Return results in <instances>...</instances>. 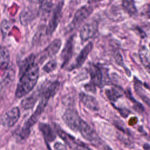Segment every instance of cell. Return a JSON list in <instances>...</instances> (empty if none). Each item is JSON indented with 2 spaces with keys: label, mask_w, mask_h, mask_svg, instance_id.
<instances>
[{
  "label": "cell",
  "mask_w": 150,
  "mask_h": 150,
  "mask_svg": "<svg viewBox=\"0 0 150 150\" xmlns=\"http://www.w3.org/2000/svg\"><path fill=\"white\" fill-rule=\"evenodd\" d=\"M104 150H112L108 146H104Z\"/></svg>",
  "instance_id": "d6a6232c"
},
{
  "label": "cell",
  "mask_w": 150,
  "mask_h": 150,
  "mask_svg": "<svg viewBox=\"0 0 150 150\" xmlns=\"http://www.w3.org/2000/svg\"><path fill=\"white\" fill-rule=\"evenodd\" d=\"M10 52L7 47H0V70H6L10 62Z\"/></svg>",
  "instance_id": "d6986e66"
},
{
  "label": "cell",
  "mask_w": 150,
  "mask_h": 150,
  "mask_svg": "<svg viewBox=\"0 0 150 150\" xmlns=\"http://www.w3.org/2000/svg\"><path fill=\"white\" fill-rule=\"evenodd\" d=\"M93 45L92 42L88 43L81 50L77 57L76 58L73 63L69 67V70H73L79 68L86 61L88 55L93 49Z\"/></svg>",
  "instance_id": "8fae6325"
},
{
  "label": "cell",
  "mask_w": 150,
  "mask_h": 150,
  "mask_svg": "<svg viewBox=\"0 0 150 150\" xmlns=\"http://www.w3.org/2000/svg\"><path fill=\"white\" fill-rule=\"evenodd\" d=\"M15 78V71L11 67L7 69V72L5 74L4 78L0 83V94L6 90V88L11 84Z\"/></svg>",
  "instance_id": "e0dca14e"
},
{
  "label": "cell",
  "mask_w": 150,
  "mask_h": 150,
  "mask_svg": "<svg viewBox=\"0 0 150 150\" xmlns=\"http://www.w3.org/2000/svg\"><path fill=\"white\" fill-rule=\"evenodd\" d=\"M28 1H29L30 3H33V4H36L38 2H39V0H27Z\"/></svg>",
  "instance_id": "1f68e13d"
},
{
  "label": "cell",
  "mask_w": 150,
  "mask_h": 150,
  "mask_svg": "<svg viewBox=\"0 0 150 150\" xmlns=\"http://www.w3.org/2000/svg\"><path fill=\"white\" fill-rule=\"evenodd\" d=\"M54 148L55 150H67L66 146L60 142H56L54 145Z\"/></svg>",
  "instance_id": "83f0119b"
},
{
  "label": "cell",
  "mask_w": 150,
  "mask_h": 150,
  "mask_svg": "<svg viewBox=\"0 0 150 150\" xmlns=\"http://www.w3.org/2000/svg\"><path fill=\"white\" fill-rule=\"evenodd\" d=\"M87 70L91 77V83L95 86L101 87L104 85V76L101 69L97 64L90 63Z\"/></svg>",
  "instance_id": "52a82bcc"
},
{
  "label": "cell",
  "mask_w": 150,
  "mask_h": 150,
  "mask_svg": "<svg viewBox=\"0 0 150 150\" xmlns=\"http://www.w3.org/2000/svg\"><path fill=\"white\" fill-rule=\"evenodd\" d=\"M41 87H40L36 91L33 92L30 96L23 98L21 103L22 107L25 110H29L32 108L37 100L39 97H41Z\"/></svg>",
  "instance_id": "9a60e30c"
},
{
  "label": "cell",
  "mask_w": 150,
  "mask_h": 150,
  "mask_svg": "<svg viewBox=\"0 0 150 150\" xmlns=\"http://www.w3.org/2000/svg\"><path fill=\"white\" fill-rule=\"evenodd\" d=\"M135 92L139 95L142 100L150 108V98H149L147 96H146L143 93V90L142 86H138L134 88Z\"/></svg>",
  "instance_id": "cb8c5ba5"
},
{
  "label": "cell",
  "mask_w": 150,
  "mask_h": 150,
  "mask_svg": "<svg viewBox=\"0 0 150 150\" xmlns=\"http://www.w3.org/2000/svg\"><path fill=\"white\" fill-rule=\"evenodd\" d=\"M63 2L60 1L59 2L56 6L54 7L51 18L49 20L48 25L46 28V34L47 35H51L56 30L61 18L62 11L63 6Z\"/></svg>",
  "instance_id": "277c9868"
},
{
  "label": "cell",
  "mask_w": 150,
  "mask_h": 150,
  "mask_svg": "<svg viewBox=\"0 0 150 150\" xmlns=\"http://www.w3.org/2000/svg\"><path fill=\"white\" fill-rule=\"evenodd\" d=\"M77 131L80 132L84 138L93 144H98L100 141V138L96 131L82 119L78 127Z\"/></svg>",
  "instance_id": "5b68a950"
},
{
  "label": "cell",
  "mask_w": 150,
  "mask_h": 150,
  "mask_svg": "<svg viewBox=\"0 0 150 150\" xmlns=\"http://www.w3.org/2000/svg\"><path fill=\"white\" fill-rule=\"evenodd\" d=\"M35 16V11L32 9L26 8L21 13L20 21L23 25H28Z\"/></svg>",
  "instance_id": "ffe728a7"
},
{
  "label": "cell",
  "mask_w": 150,
  "mask_h": 150,
  "mask_svg": "<svg viewBox=\"0 0 150 150\" xmlns=\"http://www.w3.org/2000/svg\"><path fill=\"white\" fill-rule=\"evenodd\" d=\"M79 98L83 105L90 110L93 111L98 110V103L94 97L84 93H80L79 94Z\"/></svg>",
  "instance_id": "5bb4252c"
},
{
  "label": "cell",
  "mask_w": 150,
  "mask_h": 150,
  "mask_svg": "<svg viewBox=\"0 0 150 150\" xmlns=\"http://www.w3.org/2000/svg\"><path fill=\"white\" fill-rule=\"evenodd\" d=\"M141 13L142 15H144L145 17L150 18V3L145 5L141 11Z\"/></svg>",
  "instance_id": "4316f807"
},
{
  "label": "cell",
  "mask_w": 150,
  "mask_h": 150,
  "mask_svg": "<svg viewBox=\"0 0 150 150\" xmlns=\"http://www.w3.org/2000/svg\"><path fill=\"white\" fill-rule=\"evenodd\" d=\"M98 28V25L96 21L85 23L80 32V37L81 41L85 42L93 38L97 32Z\"/></svg>",
  "instance_id": "9c48e42d"
},
{
  "label": "cell",
  "mask_w": 150,
  "mask_h": 150,
  "mask_svg": "<svg viewBox=\"0 0 150 150\" xmlns=\"http://www.w3.org/2000/svg\"><path fill=\"white\" fill-rule=\"evenodd\" d=\"M47 101L40 98L39 103L37 106L36 110L29 118V119L25 122L22 128L21 129L19 137L22 139H25L29 137L32 127L37 122L40 115L43 112L47 104Z\"/></svg>",
  "instance_id": "7a4b0ae2"
},
{
  "label": "cell",
  "mask_w": 150,
  "mask_h": 150,
  "mask_svg": "<svg viewBox=\"0 0 150 150\" xmlns=\"http://www.w3.org/2000/svg\"><path fill=\"white\" fill-rule=\"evenodd\" d=\"M35 56L33 54H32L25 58L21 63V66L19 67V75H22L25 70L35 62Z\"/></svg>",
  "instance_id": "7402d4cb"
},
{
  "label": "cell",
  "mask_w": 150,
  "mask_h": 150,
  "mask_svg": "<svg viewBox=\"0 0 150 150\" xmlns=\"http://www.w3.org/2000/svg\"><path fill=\"white\" fill-rule=\"evenodd\" d=\"M107 97L111 101H115L118 98L124 94L122 88L117 86H113L110 88H107L105 91Z\"/></svg>",
  "instance_id": "ac0fdd59"
},
{
  "label": "cell",
  "mask_w": 150,
  "mask_h": 150,
  "mask_svg": "<svg viewBox=\"0 0 150 150\" xmlns=\"http://www.w3.org/2000/svg\"><path fill=\"white\" fill-rule=\"evenodd\" d=\"M57 67V62L55 60L49 61L43 67V70L49 73L53 71Z\"/></svg>",
  "instance_id": "484cf974"
},
{
  "label": "cell",
  "mask_w": 150,
  "mask_h": 150,
  "mask_svg": "<svg viewBox=\"0 0 150 150\" xmlns=\"http://www.w3.org/2000/svg\"><path fill=\"white\" fill-rule=\"evenodd\" d=\"M122 6L130 15H133L137 12L134 0H122Z\"/></svg>",
  "instance_id": "603a6c76"
},
{
  "label": "cell",
  "mask_w": 150,
  "mask_h": 150,
  "mask_svg": "<svg viewBox=\"0 0 150 150\" xmlns=\"http://www.w3.org/2000/svg\"><path fill=\"white\" fill-rule=\"evenodd\" d=\"M62 118L65 124L71 129L73 130L74 131H77V128L81 118L75 110H67L63 115Z\"/></svg>",
  "instance_id": "8992f818"
},
{
  "label": "cell",
  "mask_w": 150,
  "mask_h": 150,
  "mask_svg": "<svg viewBox=\"0 0 150 150\" xmlns=\"http://www.w3.org/2000/svg\"><path fill=\"white\" fill-rule=\"evenodd\" d=\"M115 60H116V61H117V62L118 64H120L121 66H124L123 62H122V58L119 53L117 54V56L115 57Z\"/></svg>",
  "instance_id": "f1b7e54d"
},
{
  "label": "cell",
  "mask_w": 150,
  "mask_h": 150,
  "mask_svg": "<svg viewBox=\"0 0 150 150\" xmlns=\"http://www.w3.org/2000/svg\"><path fill=\"white\" fill-rule=\"evenodd\" d=\"M139 56L142 64L146 67H150V58L149 52L145 46H142L139 52Z\"/></svg>",
  "instance_id": "44dd1931"
},
{
  "label": "cell",
  "mask_w": 150,
  "mask_h": 150,
  "mask_svg": "<svg viewBox=\"0 0 150 150\" xmlns=\"http://www.w3.org/2000/svg\"><path fill=\"white\" fill-rule=\"evenodd\" d=\"M39 76V66L34 62L21 75L16 89L15 97L20 98L30 93L36 86Z\"/></svg>",
  "instance_id": "6da1fadb"
},
{
  "label": "cell",
  "mask_w": 150,
  "mask_h": 150,
  "mask_svg": "<svg viewBox=\"0 0 150 150\" xmlns=\"http://www.w3.org/2000/svg\"><path fill=\"white\" fill-rule=\"evenodd\" d=\"M19 117V109L18 107H13L4 114L1 118V124L5 127H12L18 121Z\"/></svg>",
  "instance_id": "ba28073f"
},
{
  "label": "cell",
  "mask_w": 150,
  "mask_h": 150,
  "mask_svg": "<svg viewBox=\"0 0 150 150\" xmlns=\"http://www.w3.org/2000/svg\"><path fill=\"white\" fill-rule=\"evenodd\" d=\"M143 148L144 150H150V145L149 144H145L143 145Z\"/></svg>",
  "instance_id": "f546056e"
},
{
  "label": "cell",
  "mask_w": 150,
  "mask_h": 150,
  "mask_svg": "<svg viewBox=\"0 0 150 150\" xmlns=\"http://www.w3.org/2000/svg\"><path fill=\"white\" fill-rule=\"evenodd\" d=\"M53 0H39L40 8L43 12L50 11Z\"/></svg>",
  "instance_id": "d4e9b609"
},
{
  "label": "cell",
  "mask_w": 150,
  "mask_h": 150,
  "mask_svg": "<svg viewBox=\"0 0 150 150\" xmlns=\"http://www.w3.org/2000/svg\"><path fill=\"white\" fill-rule=\"evenodd\" d=\"M93 9L90 5H84L80 8L74 15L72 21V26L76 27L87 19L92 13Z\"/></svg>",
  "instance_id": "30bf717a"
},
{
  "label": "cell",
  "mask_w": 150,
  "mask_h": 150,
  "mask_svg": "<svg viewBox=\"0 0 150 150\" xmlns=\"http://www.w3.org/2000/svg\"><path fill=\"white\" fill-rule=\"evenodd\" d=\"M39 128L46 142H52L56 139V136L54 130L49 124L40 122L39 124Z\"/></svg>",
  "instance_id": "2e32d148"
},
{
  "label": "cell",
  "mask_w": 150,
  "mask_h": 150,
  "mask_svg": "<svg viewBox=\"0 0 150 150\" xmlns=\"http://www.w3.org/2000/svg\"><path fill=\"white\" fill-rule=\"evenodd\" d=\"M102 0H88V2L89 4H92V3H96V2H100Z\"/></svg>",
  "instance_id": "4dcf8cb0"
},
{
  "label": "cell",
  "mask_w": 150,
  "mask_h": 150,
  "mask_svg": "<svg viewBox=\"0 0 150 150\" xmlns=\"http://www.w3.org/2000/svg\"><path fill=\"white\" fill-rule=\"evenodd\" d=\"M54 129L60 138L64 141L71 150H91L86 144L66 132L59 125L54 124Z\"/></svg>",
  "instance_id": "3957f363"
},
{
  "label": "cell",
  "mask_w": 150,
  "mask_h": 150,
  "mask_svg": "<svg viewBox=\"0 0 150 150\" xmlns=\"http://www.w3.org/2000/svg\"><path fill=\"white\" fill-rule=\"evenodd\" d=\"M62 42L60 39H56L52 42L41 53L39 61L43 62L48 57H51L55 55L60 49Z\"/></svg>",
  "instance_id": "7c38bea8"
},
{
  "label": "cell",
  "mask_w": 150,
  "mask_h": 150,
  "mask_svg": "<svg viewBox=\"0 0 150 150\" xmlns=\"http://www.w3.org/2000/svg\"><path fill=\"white\" fill-rule=\"evenodd\" d=\"M74 41V35L71 36L67 40L64 48L61 53V59L62 60V67H64L70 62L73 54Z\"/></svg>",
  "instance_id": "4fadbf2b"
},
{
  "label": "cell",
  "mask_w": 150,
  "mask_h": 150,
  "mask_svg": "<svg viewBox=\"0 0 150 150\" xmlns=\"http://www.w3.org/2000/svg\"><path fill=\"white\" fill-rule=\"evenodd\" d=\"M149 137H150V134H149Z\"/></svg>",
  "instance_id": "e575fe53"
},
{
  "label": "cell",
  "mask_w": 150,
  "mask_h": 150,
  "mask_svg": "<svg viewBox=\"0 0 150 150\" xmlns=\"http://www.w3.org/2000/svg\"><path fill=\"white\" fill-rule=\"evenodd\" d=\"M149 47H150V44H149Z\"/></svg>",
  "instance_id": "836d02e7"
}]
</instances>
